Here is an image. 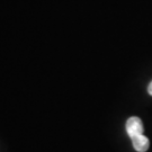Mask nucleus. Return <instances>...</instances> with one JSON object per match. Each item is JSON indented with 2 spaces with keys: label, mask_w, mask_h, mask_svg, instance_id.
Segmentation results:
<instances>
[{
  "label": "nucleus",
  "mask_w": 152,
  "mask_h": 152,
  "mask_svg": "<svg viewBox=\"0 0 152 152\" xmlns=\"http://www.w3.org/2000/svg\"><path fill=\"white\" fill-rule=\"evenodd\" d=\"M143 131H144V126H143V122L140 117L132 116L126 121V132L130 137L143 134Z\"/></svg>",
  "instance_id": "1"
},
{
  "label": "nucleus",
  "mask_w": 152,
  "mask_h": 152,
  "mask_svg": "<svg viewBox=\"0 0 152 152\" xmlns=\"http://www.w3.org/2000/svg\"><path fill=\"white\" fill-rule=\"evenodd\" d=\"M131 141H132L133 148L137 152H147L150 147V141L144 134L133 136V137H131Z\"/></svg>",
  "instance_id": "2"
},
{
  "label": "nucleus",
  "mask_w": 152,
  "mask_h": 152,
  "mask_svg": "<svg viewBox=\"0 0 152 152\" xmlns=\"http://www.w3.org/2000/svg\"><path fill=\"white\" fill-rule=\"evenodd\" d=\"M148 92H149V95L152 96V81L149 83V86H148Z\"/></svg>",
  "instance_id": "3"
}]
</instances>
